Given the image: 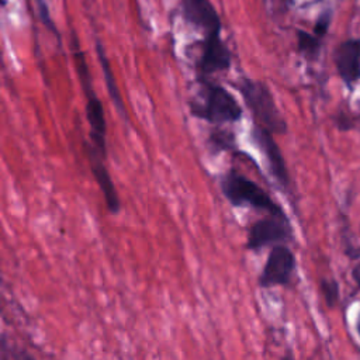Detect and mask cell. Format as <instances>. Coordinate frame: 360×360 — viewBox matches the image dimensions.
<instances>
[{
	"label": "cell",
	"mask_w": 360,
	"mask_h": 360,
	"mask_svg": "<svg viewBox=\"0 0 360 360\" xmlns=\"http://www.w3.org/2000/svg\"><path fill=\"white\" fill-rule=\"evenodd\" d=\"M70 49H72V56H73V63L77 73L79 84L86 100L84 110H86V118L89 124L90 142L84 143V149L94 150L103 156H107V121H105L104 105L94 90L84 52L82 51L79 41L75 35H72Z\"/></svg>",
	"instance_id": "obj_1"
},
{
	"label": "cell",
	"mask_w": 360,
	"mask_h": 360,
	"mask_svg": "<svg viewBox=\"0 0 360 360\" xmlns=\"http://www.w3.org/2000/svg\"><path fill=\"white\" fill-rule=\"evenodd\" d=\"M201 100L190 101V115L212 125L236 124L242 120V105L235 96L210 77L198 76Z\"/></svg>",
	"instance_id": "obj_2"
},
{
	"label": "cell",
	"mask_w": 360,
	"mask_h": 360,
	"mask_svg": "<svg viewBox=\"0 0 360 360\" xmlns=\"http://www.w3.org/2000/svg\"><path fill=\"white\" fill-rule=\"evenodd\" d=\"M233 87L239 91L248 110L250 111L253 124L277 135L287 132V122L274 100L270 87L264 82L242 76L233 83Z\"/></svg>",
	"instance_id": "obj_3"
},
{
	"label": "cell",
	"mask_w": 360,
	"mask_h": 360,
	"mask_svg": "<svg viewBox=\"0 0 360 360\" xmlns=\"http://www.w3.org/2000/svg\"><path fill=\"white\" fill-rule=\"evenodd\" d=\"M224 197L233 207H250L266 214L287 217L284 208L256 181L236 169H229L219 181Z\"/></svg>",
	"instance_id": "obj_4"
},
{
	"label": "cell",
	"mask_w": 360,
	"mask_h": 360,
	"mask_svg": "<svg viewBox=\"0 0 360 360\" xmlns=\"http://www.w3.org/2000/svg\"><path fill=\"white\" fill-rule=\"evenodd\" d=\"M292 238L294 231L288 217L266 214L249 225L245 248L256 252L277 243L291 242Z\"/></svg>",
	"instance_id": "obj_5"
},
{
	"label": "cell",
	"mask_w": 360,
	"mask_h": 360,
	"mask_svg": "<svg viewBox=\"0 0 360 360\" xmlns=\"http://www.w3.org/2000/svg\"><path fill=\"white\" fill-rule=\"evenodd\" d=\"M297 267L294 252L285 243L271 246L263 269L257 277V284L262 288L288 285L292 280Z\"/></svg>",
	"instance_id": "obj_6"
},
{
	"label": "cell",
	"mask_w": 360,
	"mask_h": 360,
	"mask_svg": "<svg viewBox=\"0 0 360 360\" xmlns=\"http://www.w3.org/2000/svg\"><path fill=\"white\" fill-rule=\"evenodd\" d=\"M250 135H252V139L256 143V146L263 153V156L267 162V166H269V172L273 176V179L277 181V184L283 190L290 191L291 180H290L288 169H287L285 160L283 158V153L280 150V146L274 139V134L263 127L253 124Z\"/></svg>",
	"instance_id": "obj_7"
},
{
	"label": "cell",
	"mask_w": 360,
	"mask_h": 360,
	"mask_svg": "<svg viewBox=\"0 0 360 360\" xmlns=\"http://www.w3.org/2000/svg\"><path fill=\"white\" fill-rule=\"evenodd\" d=\"M232 63V55L226 44L224 42L221 32H215L204 37L201 45V55L198 60V73L201 77H210L211 75L229 70Z\"/></svg>",
	"instance_id": "obj_8"
},
{
	"label": "cell",
	"mask_w": 360,
	"mask_h": 360,
	"mask_svg": "<svg viewBox=\"0 0 360 360\" xmlns=\"http://www.w3.org/2000/svg\"><path fill=\"white\" fill-rule=\"evenodd\" d=\"M181 13L187 22L204 32V37L222 30L221 18L210 0H181Z\"/></svg>",
	"instance_id": "obj_9"
},
{
	"label": "cell",
	"mask_w": 360,
	"mask_h": 360,
	"mask_svg": "<svg viewBox=\"0 0 360 360\" xmlns=\"http://www.w3.org/2000/svg\"><path fill=\"white\" fill-rule=\"evenodd\" d=\"M90 172L103 194L105 207L110 214H118L121 211V201L120 195L117 191V187L112 181V177L107 169L105 165V156L93 152V150H86Z\"/></svg>",
	"instance_id": "obj_10"
},
{
	"label": "cell",
	"mask_w": 360,
	"mask_h": 360,
	"mask_svg": "<svg viewBox=\"0 0 360 360\" xmlns=\"http://www.w3.org/2000/svg\"><path fill=\"white\" fill-rule=\"evenodd\" d=\"M335 65L342 82L352 90L360 80V39L343 41L335 52Z\"/></svg>",
	"instance_id": "obj_11"
},
{
	"label": "cell",
	"mask_w": 360,
	"mask_h": 360,
	"mask_svg": "<svg viewBox=\"0 0 360 360\" xmlns=\"http://www.w3.org/2000/svg\"><path fill=\"white\" fill-rule=\"evenodd\" d=\"M96 52H97V58H98V62H100V66H101V72H103V76H104V83H105V87H107V91H108V96L115 107V110L118 111L120 117L122 120H125L127 122H129V118H128V112H127V108H125V104H124V100H122V96H121V91L118 89V84H117V80H115V76H114V72H112V68L110 65V60L104 52V48L101 45L100 41L96 42Z\"/></svg>",
	"instance_id": "obj_12"
},
{
	"label": "cell",
	"mask_w": 360,
	"mask_h": 360,
	"mask_svg": "<svg viewBox=\"0 0 360 360\" xmlns=\"http://www.w3.org/2000/svg\"><path fill=\"white\" fill-rule=\"evenodd\" d=\"M208 143L214 153L232 150L235 149V134L231 129L222 128V125H217V128L210 132Z\"/></svg>",
	"instance_id": "obj_13"
},
{
	"label": "cell",
	"mask_w": 360,
	"mask_h": 360,
	"mask_svg": "<svg viewBox=\"0 0 360 360\" xmlns=\"http://www.w3.org/2000/svg\"><path fill=\"white\" fill-rule=\"evenodd\" d=\"M321 39L316 34H309L307 31H297V45L298 51L308 59H315L321 49Z\"/></svg>",
	"instance_id": "obj_14"
},
{
	"label": "cell",
	"mask_w": 360,
	"mask_h": 360,
	"mask_svg": "<svg viewBox=\"0 0 360 360\" xmlns=\"http://www.w3.org/2000/svg\"><path fill=\"white\" fill-rule=\"evenodd\" d=\"M321 292L328 307H335L339 301V285L335 280H322L321 281Z\"/></svg>",
	"instance_id": "obj_15"
},
{
	"label": "cell",
	"mask_w": 360,
	"mask_h": 360,
	"mask_svg": "<svg viewBox=\"0 0 360 360\" xmlns=\"http://www.w3.org/2000/svg\"><path fill=\"white\" fill-rule=\"evenodd\" d=\"M329 20H330V18H329V15H328V14L321 15V17L318 18V21H316L315 27H314V34H316L319 38H322V37L326 34V31H328Z\"/></svg>",
	"instance_id": "obj_16"
},
{
	"label": "cell",
	"mask_w": 360,
	"mask_h": 360,
	"mask_svg": "<svg viewBox=\"0 0 360 360\" xmlns=\"http://www.w3.org/2000/svg\"><path fill=\"white\" fill-rule=\"evenodd\" d=\"M37 1H38V4H39V10H41L42 21L45 22V25H46L51 31L56 32V30H55V27H53L52 21H51V18H49V13H48V7H46V4L44 3V0H37Z\"/></svg>",
	"instance_id": "obj_17"
},
{
	"label": "cell",
	"mask_w": 360,
	"mask_h": 360,
	"mask_svg": "<svg viewBox=\"0 0 360 360\" xmlns=\"http://www.w3.org/2000/svg\"><path fill=\"white\" fill-rule=\"evenodd\" d=\"M353 278H354V281H356V284L359 285V288H360V263L353 269Z\"/></svg>",
	"instance_id": "obj_18"
},
{
	"label": "cell",
	"mask_w": 360,
	"mask_h": 360,
	"mask_svg": "<svg viewBox=\"0 0 360 360\" xmlns=\"http://www.w3.org/2000/svg\"><path fill=\"white\" fill-rule=\"evenodd\" d=\"M356 330H357V335L360 338V312H359V315L356 318Z\"/></svg>",
	"instance_id": "obj_19"
}]
</instances>
